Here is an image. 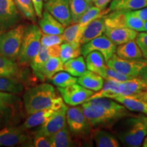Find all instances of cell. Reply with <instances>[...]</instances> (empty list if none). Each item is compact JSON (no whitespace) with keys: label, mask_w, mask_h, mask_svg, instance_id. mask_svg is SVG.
<instances>
[{"label":"cell","mask_w":147,"mask_h":147,"mask_svg":"<svg viewBox=\"0 0 147 147\" xmlns=\"http://www.w3.org/2000/svg\"><path fill=\"white\" fill-rule=\"evenodd\" d=\"M23 103L28 115L49 108L58 110L64 104L63 98L57 94L54 87L47 83L27 90L23 95Z\"/></svg>","instance_id":"obj_1"},{"label":"cell","mask_w":147,"mask_h":147,"mask_svg":"<svg viewBox=\"0 0 147 147\" xmlns=\"http://www.w3.org/2000/svg\"><path fill=\"white\" fill-rule=\"evenodd\" d=\"M110 131L124 146L138 147L147 136V125L144 116H129L117 121Z\"/></svg>","instance_id":"obj_2"},{"label":"cell","mask_w":147,"mask_h":147,"mask_svg":"<svg viewBox=\"0 0 147 147\" xmlns=\"http://www.w3.org/2000/svg\"><path fill=\"white\" fill-rule=\"evenodd\" d=\"M83 113L93 128L102 127L110 130L117 121L129 116H136L128 113H119L106 109L102 106L84 102L82 106Z\"/></svg>","instance_id":"obj_3"},{"label":"cell","mask_w":147,"mask_h":147,"mask_svg":"<svg viewBox=\"0 0 147 147\" xmlns=\"http://www.w3.org/2000/svg\"><path fill=\"white\" fill-rule=\"evenodd\" d=\"M42 32L36 25H29L25 27L21 51L18 59L20 65L30 64L41 49Z\"/></svg>","instance_id":"obj_4"},{"label":"cell","mask_w":147,"mask_h":147,"mask_svg":"<svg viewBox=\"0 0 147 147\" xmlns=\"http://www.w3.org/2000/svg\"><path fill=\"white\" fill-rule=\"evenodd\" d=\"M25 26L18 25L0 34V54L16 61L23 42Z\"/></svg>","instance_id":"obj_5"},{"label":"cell","mask_w":147,"mask_h":147,"mask_svg":"<svg viewBox=\"0 0 147 147\" xmlns=\"http://www.w3.org/2000/svg\"><path fill=\"white\" fill-rule=\"evenodd\" d=\"M66 122L71 134L78 140L92 139L93 127L84 115L82 107L75 106L67 108Z\"/></svg>","instance_id":"obj_6"},{"label":"cell","mask_w":147,"mask_h":147,"mask_svg":"<svg viewBox=\"0 0 147 147\" xmlns=\"http://www.w3.org/2000/svg\"><path fill=\"white\" fill-rule=\"evenodd\" d=\"M108 67L134 77H138L140 72L145 65H147L146 59H125L114 54L112 57L106 62Z\"/></svg>","instance_id":"obj_7"},{"label":"cell","mask_w":147,"mask_h":147,"mask_svg":"<svg viewBox=\"0 0 147 147\" xmlns=\"http://www.w3.org/2000/svg\"><path fill=\"white\" fill-rule=\"evenodd\" d=\"M21 19L14 0H0V34L18 25Z\"/></svg>","instance_id":"obj_8"},{"label":"cell","mask_w":147,"mask_h":147,"mask_svg":"<svg viewBox=\"0 0 147 147\" xmlns=\"http://www.w3.org/2000/svg\"><path fill=\"white\" fill-rule=\"evenodd\" d=\"M58 91L64 102L67 105L75 106L84 104L94 94V91L78 84H74L66 87H57Z\"/></svg>","instance_id":"obj_9"},{"label":"cell","mask_w":147,"mask_h":147,"mask_svg":"<svg viewBox=\"0 0 147 147\" xmlns=\"http://www.w3.org/2000/svg\"><path fill=\"white\" fill-rule=\"evenodd\" d=\"M67 108L68 107L63 104V106L57 110L45 123L40 125L39 129L36 130L35 134L51 137L62 129L67 124L66 115Z\"/></svg>","instance_id":"obj_10"},{"label":"cell","mask_w":147,"mask_h":147,"mask_svg":"<svg viewBox=\"0 0 147 147\" xmlns=\"http://www.w3.org/2000/svg\"><path fill=\"white\" fill-rule=\"evenodd\" d=\"M117 51V45L105 35L95 38L81 46V54L85 57L92 51H99L104 56L106 62L112 57Z\"/></svg>","instance_id":"obj_11"},{"label":"cell","mask_w":147,"mask_h":147,"mask_svg":"<svg viewBox=\"0 0 147 147\" xmlns=\"http://www.w3.org/2000/svg\"><path fill=\"white\" fill-rule=\"evenodd\" d=\"M44 8L63 26L67 27L71 24L69 0H48Z\"/></svg>","instance_id":"obj_12"},{"label":"cell","mask_w":147,"mask_h":147,"mask_svg":"<svg viewBox=\"0 0 147 147\" xmlns=\"http://www.w3.org/2000/svg\"><path fill=\"white\" fill-rule=\"evenodd\" d=\"M29 140L28 134L20 127H5L0 129V146H15Z\"/></svg>","instance_id":"obj_13"},{"label":"cell","mask_w":147,"mask_h":147,"mask_svg":"<svg viewBox=\"0 0 147 147\" xmlns=\"http://www.w3.org/2000/svg\"><path fill=\"white\" fill-rule=\"evenodd\" d=\"M61 51L60 45H55L53 47H47L42 46L41 49L36 56L35 57L29 65L32 67L33 72L37 78L41 80H45L42 74V69L47 61L52 57H59Z\"/></svg>","instance_id":"obj_14"},{"label":"cell","mask_w":147,"mask_h":147,"mask_svg":"<svg viewBox=\"0 0 147 147\" xmlns=\"http://www.w3.org/2000/svg\"><path fill=\"white\" fill-rule=\"evenodd\" d=\"M105 36L116 45H121L136 39L138 33L128 27L110 28L106 27Z\"/></svg>","instance_id":"obj_15"},{"label":"cell","mask_w":147,"mask_h":147,"mask_svg":"<svg viewBox=\"0 0 147 147\" xmlns=\"http://www.w3.org/2000/svg\"><path fill=\"white\" fill-rule=\"evenodd\" d=\"M147 91V84L138 77L121 82L119 86V95L134 96L139 98Z\"/></svg>","instance_id":"obj_16"},{"label":"cell","mask_w":147,"mask_h":147,"mask_svg":"<svg viewBox=\"0 0 147 147\" xmlns=\"http://www.w3.org/2000/svg\"><path fill=\"white\" fill-rule=\"evenodd\" d=\"M52 147H70L81 146V142L71 134L68 126H65L50 137Z\"/></svg>","instance_id":"obj_17"},{"label":"cell","mask_w":147,"mask_h":147,"mask_svg":"<svg viewBox=\"0 0 147 147\" xmlns=\"http://www.w3.org/2000/svg\"><path fill=\"white\" fill-rule=\"evenodd\" d=\"M39 26L42 33L51 35H61L65 27L46 10L42 12Z\"/></svg>","instance_id":"obj_18"},{"label":"cell","mask_w":147,"mask_h":147,"mask_svg":"<svg viewBox=\"0 0 147 147\" xmlns=\"http://www.w3.org/2000/svg\"><path fill=\"white\" fill-rule=\"evenodd\" d=\"M91 138L98 147H118L120 143L112 132L102 127L92 128Z\"/></svg>","instance_id":"obj_19"},{"label":"cell","mask_w":147,"mask_h":147,"mask_svg":"<svg viewBox=\"0 0 147 147\" xmlns=\"http://www.w3.org/2000/svg\"><path fill=\"white\" fill-rule=\"evenodd\" d=\"M106 27L104 16L96 18L89 23L84 27L83 34L80 41L81 45L87 43L97 37L102 36L105 32Z\"/></svg>","instance_id":"obj_20"},{"label":"cell","mask_w":147,"mask_h":147,"mask_svg":"<svg viewBox=\"0 0 147 147\" xmlns=\"http://www.w3.org/2000/svg\"><path fill=\"white\" fill-rule=\"evenodd\" d=\"M56 110L53 108H49V109L36 112L29 115V117L25 121V122L20 127L26 131L29 129L41 125L50 118Z\"/></svg>","instance_id":"obj_21"},{"label":"cell","mask_w":147,"mask_h":147,"mask_svg":"<svg viewBox=\"0 0 147 147\" xmlns=\"http://www.w3.org/2000/svg\"><path fill=\"white\" fill-rule=\"evenodd\" d=\"M104 78L98 74L87 70L82 76H79L77 82L79 84L91 91L97 92L102 89L104 84Z\"/></svg>","instance_id":"obj_22"},{"label":"cell","mask_w":147,"mask_h":147,"mask_svg":"<svg viewBox=\"0 0 147 147\" xmlns=\"http://www.w3.org/2000/svg\"><path fill=\"white\" fill-rule=\"evenodd\" d=\"M85 57V62L88 70L98 74L102 77L105 71L106 65L105 64V59L102 53L99 51H92Z\"/></svg>","instance_id":"obj_23"},{"label":"cell","mask_w":147,"mask_h":147,"mask_svg":"<svg viewBox=\"0 0 147 147\" xmlns=\"http://www.w3.org/2000/svg\"><path fill=\"white\" fill-rule=\"evenodd\" d=\"M116 53L119 57L125 59H134L142 57V53L135 40L119 45Z\"/></svg>","instance_id":"obj_24"},{"label":"cell","mask_w":147,"mask_h":147,"mask_svg":"<svg viewBox=\"0 0 147 147\" xmlns=\"http://www.w3.org/2000/svg\"><path fill=\"white\" fill-rule=\"evenodd\" d=\"M121 82L117 81L112 79H105L103 87L100 91L94 93L88 99L87 101L95 98H100V97H106V98L114 99L119 96V86Z\"/></svg>","instance_id":"obj_25"},{"label":"cell","mask_w":147,"mask_h":147,"mask_svg":"<svg viewBox=\"0 0 147 147\" xmlns=\"http://www.w3.org/2000/svg\"><path fill=\"white\" fill-rule=\"evenodd\" d=\"M21 76V67L18 64L0 54V76L17 78Z\"/></svg>","instance_id":"obj_26"},{"label":"cell","mask_w":147,"mask_h":147,"mask_svg":"<svg viewBox=\"0 0 147 147\" xmlns=\"http://www.w3.org/2000/svg\"><path fill=\"white\" fill-rule=\"evenodd\" d=\"M127 12L128 10H119L107 14L104 16L106 27L110 28L127 27Z\"/></svg>","instance_id":"obj_27"},{"label":"cell","mask_w":147,"mask_h":147,"mask_svg":"<svg viewBox=\"0 0 147 147\" xmlns=\"http://www.w3.org/2000/svg\"><path fill=\"white\" fill-rule=\"evenodd\" d=\"M63 70L74 76H82L87 70L85 60L83 57L80 55L76 58L69 59L63 63Z\"/></svg>","instance_id":"obj_28"},{"label":"cell","mask_w":147,"mask_h":147,"mask_svg":"<svg viewBox=\"0 0 147 147\" xmlns=\"http://www.w3.org/2000/svg\"><path fill=\"white\" fill-rule=\"evenodd\" d=\"M147 7V0H112L110 11L125 10H136Z\"/></svg>","instance_id":"obj_29"},{"label":"cell","mask_w":147,"mask_h":147,"mask_svg":"<svg viewBox=\"0 0 147 147\" xmlns=\"http://www.w3.org/2000/svg\"><path fill=\"white\" fill-rule=\"evenodd\" d=\"M84 27H85L82 26L78 23H72V25H69L67 28L64 29L63 34H61L64 42L81 45L80 41H81Z\"/></svg>","instance_id":"obj_30"},{"label":"cell","mask_w":147,"mask_h":147,"mask_svg":"<svg viewBox=\"0 0 147 147\" xmlns=\"http://www.w3.org/2000/svg\"><path fill=\"white\" fill-rule=\"evenodd\" d=\"M93 5L86 0H69V9L71 16V24L77 23L80 18Z\"/></svg>","instance_id":"obj_31"},{"label":"cell","mask_w":147,"mask_h":147,"mask_svg":"<svg viewBox=\"0 0 147 147\" xmlns=\"http://www.w3.org/2000/svg\"><path fill=\"white\" fill-rule=\"evenodd\" d=\"M115 100L117 102L121 103L129 110L144 113L145 101L144 100L134 96H125V95H119L115 97Z\"/></svg>","instance_id":"obj_32"},{"label":"cell","mask_w":147,"mask_h":147,"mask_svg":"<svg viewBox=\"0 0 147 147\" xmlns=\"http://www.w3.org/2000/svg\"><path fill=\"white\" fill-rule=\"evenodd\" d=\"M24 85L18 79L0 76V91L18 94L23 91Z\"/></svg>","instance_id":"obj_33"},{"label":"cell","mask_w":147,"mask_h":147,"mask_svg":"<svg viewBox=\"0 0 147 147\" xmlns=\"http://www.w3.org/2000/svg\"><path fill=\"white\" fill-rule=\"evenodd\" d=\"M63 70V62L59 57H52L47 61L43 69L42 74L45 79H51L56 73Z\"/></svg>","instance_id":"obj_34"},{"label":"cell","mask_w":147,"mask_h":147,"mask_svg":"<svg viewBox=\"0 0 147 147\" xmlns=\"http://www.w3.org/2000/svg\"><path fill=\"white\" fill-rule=\"evenodd\" d=\"M59 57L63 63L71 59L76 58L81 55V45L65 42L60 45Z\"/></svg>","instance_id":"obj_35"},{"label":"cell","mask_w":147,"mask_h":147,"mask_svg":"<svg viewBox=\"0 0 147 147\" xmlns=\"http://www.w3.org/2000/svg\"><path fill=\"white\" fill-rule=\"evenodd\" d=\"M110 12V8L102 9L97 6H92L84 13L78 23L83 27H86L89 23L96 18L103 17Z\"/></svg>","instance_id":"obj_36"},{"label":"cell","mask_w":147,"mask_h":147,"mask_svg":"<svg viewBox=\"0 0 147 147\" xmlns=\"http://www.w3.org/2000/svg\"><path fill=\"white\" fill-rule=\"evenodd\" d=\"M22 16L32 22H36V14L32 0H14Z\"/></svg>","instance_id":"obj_37"},{"label":"cell","mask_w":147,"mask_h":147,"mask_svg":"<svg viewBox=\"0 0 147 147\" xmlns=\"http://www.w3.org/2000/svg\"><path fill=\"white\" fill-rule=\"evenodd\" d=\"M50 80L53 84L57 87H66L67 86L77 83L78 78L67 71H59L56 73Z\"/></svg>","instance_id":"obj_38"},{"label":"cell","mask_w":147,"mask_h":147,"mask_svg":"<svg viewBox=\"0 0 147 147\" xmlns=\"http://www.w3.org/2000/svg\"><path fill=\"white\" fill-rule=\"evenodd\" d=\"M15 112L12 106L0 105V129L10 125Z\"/></svg>","instance_id":"obj_39"},{"label":"cell","mask_w":147,"mask_h":147,"mask_svg":"<svg viewBox=\"0 0 147 147\" xmlns=\"http://www.w3.org/2000/svg\"><path fill=\"white\" fill-rule=\"evenodd\" d=\"M102 77L104 79H112V80H117L119 82H125L130 80V79L136 78V77L129 76V75L121 73L120 71L115 70V69L108 67L107 65H106L105 71H104Z\"/></svg>","instance_id":"obj_40"},{"label":"cell","mask_w":147,"mask_h":147,"mask_svg":"<svg viewBox=\"0 0 147 147\" xmlns=\"http://www.w3.org/2000/svg\"><path fill=\"white\" fill-rule=\"evenodd\" d=\"M127 27L136 32H144V21L131 14V10H128L127 16Z\"/></svg>","instance_id":"obj_41"},{"label":"cell","mask_w":147,"mask_h":147,"mask_svg":"<svg viewBox=\"0 0 147 147\" xmlns=\"http://www.w3.org/2000/svg\"><path fill=\"white\" fill-rule=\"evenodd\" d=\"M64 42L62 35H51L42 34L41 38L42 46L47 47L60 45Z\"/></svg>","instance_id":"obj_42"},{"label":"cell","mask_w":147,"mask_h":147,"mask_svg":"<svg viewBox=\"0 0 147 147\" xmlns=\"http://www.w3.org/2000/svg\"><path fill=\"white\" fill-rule=\"evenodd\" d=\"M19 101L20 99L14 93L0 91V105L14 106Z\"/></svg>","instance_id":"obj_43"},{"label":"cell","mask_w":147,"mask_h":147,"mask_svg":"<svg viewBox=\"0 0 147 147\" xmlns=\"http://www.w3.org/2000/svg\"><path fill=\"white\" fill-rule=\"evenodd\" d=\"M136 42L142 51L143 57L147 59V32H141L136 38Z\"/></svg>","instance_id":"obj_44"},{"label":"cell","mask_w":147,"mask_h":147,"mask_svg":"<svg viewBox=\"0 0 147 147\" xmlns=\"http://www.w3.org/2000/svg\"><path fill=\"white\" fill-rule=\"evenodd\" d=\"M33 146L35 147H52L50 137L35 134Z\"/></svg>","instance_id":"obj_45"},{"label":"cell","mask_w":147,"mask_h":147,"mask_svg":"<svg viewBox=\"0 0 147 147\" xmlns=\"http://www.w3.org/2000/svg\"><path fill=\"white\" fill-rule=\"evenodd\" d=\"M32 2L34 4L36 16L40 18L42 17V12H43V0H32Z\"/></svg>","instance_id":"obj_46"},{"label":"cell","mask_w":147,"mask_h":147,"mask_svg":"<svg viewBox=\"0 0 147 147\" xmlns=\"http://www.w3.org/2000/svg\"><path fill=\"white\" fill-rule=\"evenodd\" d=\"M131 12L132 14L138 16V17L143 20L144 21H147V7L134 11L131 10Z\"/></svg>","instance_id":"obj_47"},{"label":"cell","mask_w":147,"mask_h":147,"mask_svg":"<svg viewBox=\"0 0 147 147\" xmlns=\"http://www.w3.org/2000/svg\"><path fill=\"white\" fill-rule=\"evenodd\" d=\"M112 0H95L94 3L95 6L99 7L102 9H104L106 8L107 5Z\"/></svg>","instance_id":"obj_48"},{"label":"cell","mask_w":147,"mask_h":147,"mask_svg":"<svg viewBox=\"0 0 147 147\" xmlns=\"http://www.w3.org/2000/svg\"><path fill=\"white\" fill-rule=\"evenodd\" d=\"M138 78H140L145 84H147V65H145L140 72Z\"/></svg>","instance_id":"obj_49"},{"label":"cell","mask_w":147,"mask_h":147,"mask_svg":"<svg viewBox=\"0 0 147 147\" xmlns=\"http://www.w3.org/2000/svg\"><path fill=\"white\" fill-rule=\"evenodd\" d=\"M144 119L145 122H146V123L147 125V117H144ZM142 146H144V147H147V136H146V138H145L144 140V142H143Z\"/></svg>","instance_id":"obj_50"},{"label":"cell","mask_w":147,"mask_h":147,"mask_svg":"<svg viewBox=\"0 0 147 147\" xmlns=\"http://www.w3.org/2000/svg\"><path fill=\"white\" fill-rule=\"evenodd\" d=\"M139 99L144 100V101H145V102H147V91L145 92L144 94H142V95H141V96L139 97Z\"/></svg>","instance_id":"obj_51"},{"label":"cell","mask_w":147,"mask_h":147,"mask_svg":"<svg viewBox=\"0 0 147 147\" xmlns=\"http://www.w3.org/2000/svg\"><path fill=\"white\" fill-rule=\"evenodd\" d=\"M144 114L147 115V102H145V106H144Z\"/></svg>","instance_id":"obj_52"},{"label":"cell","mask_w":147,"mask_h":147,"mask_svg":"<svg viewBox=\"0 0 147 147\" xmlns=\"http://www.w3.org/2000/svg\"><path fill=\"white\" fill-rule=\"evenodd\" d=\"M144 32H147V21H144Z\"/></svg>","instance_id":"obj_53"},{"label":"cell","mask_w":147,"mask_h":147,"mask_svg":"<svg viewBox=\"0 0 147 147\" xmlns=\"http://www.w3.org/2000/svg\"><path fill=\"white\" fill-rule=\"evenodd\" d=\"M86 1H87L88 2H90V3H94V1H95V0H86Z\"/></svg>","instance_id":"obj_54"},{"label":"cell","mask_w":147,"mask_h":147,"mask_svg":"<svg viewBox=\"0 0 147 147\" xmlns=\"http://www.w3.org/2000/svg\"><path fill=\"white\" fill-rule=\"evenodd\" d=\"M45 1H48V0H45Z\"/></svg>","instance_id":"obj_55"}]
</instances>
